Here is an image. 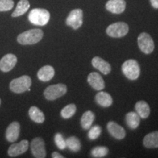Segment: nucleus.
I'll list each match as a JSON object with an SVG mask.
<instances>
[{
  "mask_svg": "<svg viewBox=\"0 0 158 158\" xmlns=\"http://www.w3.org/2000/svg\"><path fill=\"white\" fill-rule=\"evenodd\" d=\"M108 153V149L106 147H97L92 149L91 151V155L93 157L100 158L104 157Z\"/></svg>",
  "mask_w": 158,
  "mask_h": 158,
  "instance_id": "nucleus-27",
  "label": "nucleus"
},
{
  "mask_svg": "<svg viewBox=\"0 0 158 158\" xmlns=\"http://www.w3.org/2000/svg\"><path fill=\"white\" fill-rule=\"evenodd\" d=\"M92 64L94 68L98 69L99 71L105 75L110 73L111 70V67L108 62L99 56H95L92 59Z\"/></svg>",
  "mask_w": 158,
  "mask_h": 158,
  "instance_id": "nucleus-16",
  "label": "nucleus"
},
{
  "mask_svg": "<svg viewBox=\"0 0 158 158\" xmlns=\"http://www.w3.org/2000/svg\"><path fill=\"white\" fill-rule=\"evenodd\" d=\"M31 151L36 158H44L46 156L45 142L42 138H35L31 142Z\"/></svg>",
  "mask_w": 158,
  "mask_h": 158,
  "instance_id": "nucleus-9",
  "label": "nucleus"
},
{
  "mask_svg": "<svg viewBox=\"0 0 158 158\" xmlns=\"http://www.w3.org/2000/svg\"><path fill=\"white\" fill-rule=\"evenodd\" d=\"M0 105H1V99H0Z\"/></svg>",
  "mask_w": 158,
  "mask_h": 158,
  "instance_id": "nucleus-33",
  "label": "nucleus"
},
{
  "mask_svg": "<svg viewBox=\"0 0 158 158\" xmlns=\"http://www.w3.org/2000/svg\"><path fill=\"white\" fill-rule=\"evenodd\" d=\"M122 70L124 76L130 80H136L141 73L139 64L134 59L125 61L122 66Z\"/></svg>",
  "mask_w": 158,
  "mask_h": 158,
  "instance_id": "nucleus-4",
  "label": "nucleus"
},
{
  "mask_svg": "<svg viewBox=\"0 0 158 158\" xmlns=\"http://www.w3.org/2000/svg\"><path fill=\"white\" fill-rule=\"evenodd\" d=\"M135 109L139 116L142 118H147L149 117L150 114V108L149 104L147 102L143 101H138L136 102L135 106Z\"/></svg>",
  "mask_w": 158,
  "mask_h": 158,
  "instance_id": "nucleus-20",
  "label": "nucleus"
},
{
  "mask_svg": "<svg viewBox=\"0 0 158 158\" xmlns=\"http://www.w3.org/2000/svg\"><path fill=\"white\" fill-rule=\"evenodd\" d=\"M94 118V114L91 110H88L86 111L83 114L81 118V127L84 128V130H89L92 126V123H93Z\"/></svg>",
  "mask_w": 158,
  "mask_h": 158,
  "instance_id": "nucleus-24",
  "label": "nucleus"
},
{
  "mask_svg": "<svg viewBox=\"0 0 158 158\" xmlns=\"http://www.w3.org/2000/svg\"><path fill=\"white\" fill-rule=\"evenodd\" d=\"M54 141L56 143V147L59 148V149L64 150L65 148L67 147L66 146V141L64 139L61 133H56L54 136Z\"/></svg>",
  "mask_w": 158,
  "mask_h": 158,
  "instance_id": "nucleus-29",
  "label": "nucleus"
},
{
  "mask_svg": "<svg viewBox=\"0 0 158 158\" xmlns=\"http://www.w3.org/2000/svg\"><path fill=\"white\" fill-rule=\"evenodd\" d=\"M107 129L109 133L116 139L121 140L125 137V130L122 126L114 122H109L107 124Z\"/></svg>",
  "mask_w": 158,
  "mask_h": 158,
  "instance_id": "nucleus-15",
  "label": "nucleus"
},
{
  "mask_svg": "<svg viewBox=\"0 0 158 158\" xmlns=\"http://www.w3.org/2000/svg\"><path fill=\"white\" fill-rule=\"evenodd\" d=\"M29 148V141L27 140H23L18 143H13L9 147L7 153L10 157H15L21 155L27 151Z\"/></svg>",
  "mask_w": 158,
  "mask_h": 158,
  "instance_id": "nucleus-10",
  "label": "nucleus"
},
{
  "mask_svg": "<svg viewBox=\"0 0 158 158\" xmlns=\"http://www.w3.org/2000/svg\"><path fill=\"white\" fill-rule=\"evenodd\" d=\"M76 112V106L75 104H69L61 110V116L63 118H70L74 116Z\"/></svg>",
  "mask_w": 158,
  "mask_h": 158,
  "instance_id": "nucleus-26",
  "label": "nucleus"
},
{
  "mask_svg": "<svg viewBox=\"0 0 158 158\" xmlns=\"http://www.w3.org/2000/svg\"><path fill=\"white\" fill-rule=\"evenodd\" d=\"M67 91L66 85L63 84L51 85L45 89L44 96L48 100H54L66 94Z\"/></svg>",
  "mask_w": 158,
  "mask_h": 158,
  "instance_id": "nucleus-5",
  "label": "nucleus"
},
{
  "mask_svg": "<svg viewBox=\"0 0 158 158\" xmlns=\"http://www.w3.org/2000/svg\"><path fill=\"white\" fill-rule=\"evenodd\" d=\"M28 19L32 24L45 26L50 20V13L45 9L35 8L29 12Z\"/></svg>",
  "mask_w": 158,
  "mask_h": 158,
  "instance_id": "nucleus-2",
  "label": "nucleus"
},
{
  "mask_svg": "<svg viewBox=\"0 0 158 158\" xmlns=\"http://www.w3.org/2000/svg\"><path fill=\"white\" fill-rule=\"evenodd\" d=\"M20 134V124L18 122H13L10 124L6 130L5 136L7 141L13 142L16 141L19 137Z\"/></svg>",
  "mask_w": 158,
  "mask_h": 158,
  "instance_id": "nucleus-13",
  "label": "nucleus"
},
{
  "mask_svg": "<svg viewBox=\"0 0 158 158\" xmlns=\"http://www.w3.org/2000/svg\"><path fill=\"white\" fill-rule=\"evenodd\" d=\"M30 7L28 0H20L16 6V8L12 13V17H19L27 13Z\"/></svg>",
  "mask_w": 158,
  "mask_h": 158,
  "instance_id": "nucleus-23",
  "label": "nucleus"
},
{
  "mask_svg": "<svg viewBox=\"0 0 158 158\" xmlns=\"http://www.w3.org/2000/svg\"><path fill=\"white\" fill-rule=\"evenodd\" d=\"M125 121L127 126L131 129H136L140 124L141 117L136 112H129L125 116Z\"/></svg>",
  "mask_w": 158,
  "mask_h": 158,
  "instance_id": "nucleus-21",
  "label": "nucleus"
},
{
  "mask_svg": "<svg viewBox=\"0 0 158 158\" xmlns=\"http://www.w3.org/2000/svg\"><path fill=\"white\" fill-rule=\"evenodd\" d=\"M29 115L31 119L36 123H43L45 121L44 114L36 106H31L29 108Z\"/></svg>",
  "mask_w": 158,
  "mask_h": 158,
  "instance_id": "nucleus-22",
  "label": "nucleus"
},
{
  "mask_svg": "<svg viewBox=\"0 0 158 158\" xmlns=\"http://www.w3.org/2000/svg\"><path fill=\"white\" fill-rule=\"evenodd\" d=\"M52 157L53 158H64V156H62L61 154L56 152H54L52 153Z\"/></svg>",
  "mask_w": 158,
  "mask_h": 158,
  "instance_id": "nucleus-32",
  "label": "nucleus"
},
{
  "mask_svg": "<svg viewBox=\"0 0 158 158\" xmlns=\"http://www.w3.org/2000/svg\"><path fill=\"white\" fill-rule=\"evenodd\" d=\"M108 11L114 14H120L124 11L126 2L124 0H109L106 5Z\"/></svg>",
  "mask_w": 158,
  "mask_h": 158,
  "instance_id": "nucleus-12",
  "label": "nucleus"
},
{
  "mask_svg": "<svg viewBox=\"0 0 158 158\" xmlns=\"http://www.w3.org/2000/svg\"><path fill=\"white\" fill-rule=\"evenodd\" d=\"M95 100L98 105L104 108L109 107L113 103V99L107 92H98L95 96Z\"/></svg>",
  "mask_w": 158,
  "mask_h": 158,
  "instance_id": "nucleus-19",
  "label": "nucleus"
},
{
  "mask_svg": "<svg viewBox=\"0 0 158 158\" xmlns=\"http://www.w3.org/2000/svg\"><path fill=\"white\" fill-rule=\"evenodd\" d=\"M17 63V57L14 54H8L4 56L0 60V70L4 73L10 71Z\"/></svg>",
  "mask_w": 158,
  "mask_h": 158,
  "instance_id": "nucleus-11",
  "label": "nucleus"
},
{
  "mask_svg": "<svg viewBox=\"0 0 158 158\" xmlns=\"http://www.w3.org/2000/svg\"><path fill=\"white\" fill-rule=\"evenodd\" d=\"M88 83L94 89L102 90L105 88V82L102 76L96 72H92L88 76Z\"/></svg>",
  "mask_w": 158,
  "mask_h": 158,
  "instance_id": "nucleus-14",
  "label": "nucleus"
},
{
  "mask_svg": "<svg viewBox=\"0 0 158 158\" xmlns=\"http://www.w3.org/2000/svg\"><path fill=\"white\" fill-rule=\"evenodd\" d=\"M83 23V11L81 9L72 10L66 19V24L73 29H78Z\"/></svg>",
  "mask_w": 158,
  "mask_h": 158,
  "instance_id": "nucleus-8",
  "label": "nucleus"
},
{
  "mask_svg": "<svg viewBox=\"0 0 158 158\" xmlns=\"http://www.w3.org/2000/svg\"><path fill=\"white\" fill-rule=\"evenodd\" d=\"M14 6L13 0H0V12L9 11Z\"/></svg>",
  "mask_w": 158,
  "mask_h": 158,
  "instance_id": "nucleus-30",
  "label": "nucleus"
},
{
  "mask_svg": "<svg viewBox=\"0 0 158 158\" xmlns=\"http://www.w3.org/2000/svg\"><path fill=\"white\" fill-rule=\"evenodd\" d=\"M138 44L142 52L149 54L155 49V43L152 37L147 32H142L138 37Z\"/></svg>",
  "mask_w": 158,
  "mask_h": 158,
  "instance_id": "nucleus-7",
  "label": "nucleus"
},
{
  "mask_svg": "<svg viewBox=\"0 0 158 158\" xmlns=\"http://www.w3.org/2000/svg\"><path fill=\"white\" fill-rule=\"evenodd\" d=\"M55 70L53 67L50 65H45L40 69L37 72V78L42 81H48L54 78Z\"/></svg>",
  "mask_w": 158,
  "mask_h": 158,
  "instance_id": "nucleus-17",
  "label": "nucleus"
},
{
  "mask_svg": "<svg viewBox=\"0 0 158 158\" xmlns=\"http://www.w3.org/2000/svg\"><path fill=\"white\" fill-rule=\"evenodd\" d=\"M143 143L144 147L149 149L158 148V131L147 134L143 138Z\"/></svg>",
  "mask_w": 158,
  "mask_h": 158,
  "instance_id": "nucleus-18",
  "label": "nucleus"
},
{
  "mask_svg": "<svg viewBox=\"0 0 158 158\" xmlns=\"http://www.w3.org/2000/svg\"><path fill=\"white\" fill-rule=\"evenodd\" d=\"M66 146L69 149L74 152H78L81 147L79 139L75 136H71L66 140Z\"/></svg>",
  "mask_w": 158,
  "mask_h": 158,
  "instance_id": "nucleus-25",
  "label": "nucleus"
},
{
  "mask_svg": "<svg viewBox=\"0 0 158 158\" xmlns=\"http://www.w3.org/2000/svg\"><path fill=\"white\" fill-rule=\"evenodd\" d=\"M31 79L28 76H22L18 78L13 79L10 84V89L14 93L20 94L30 90Z\"/></svg>",
  "mask_w": 158,
  "mask_h": 158,
  "instance_id": "nucleus-3",
  "label": "nucleus"
},
{
  "mask_svg": "<svg viewBox=\"0 0 158 158\" xmlns=\"http://www.w3.org/2000/svg\"><path fill=\"white\" fill-rule=\"evenodd\" d=\"M102 132L101 127L99 125H94L89 128V131L88 133V137L91 140H95L100 135Z\"/></svg>",
  "mask_w": 158,
  "mask_h": 158,
  "instance_id": "nucleus-28",
  "label": "nucleus"
},
{
  "mask_svg": "<svg viewBox=\"0 0 158 158\" xmlns=\"http://www.w3.org/2000/svg\"><path fill=\"white\" fill-rule=\"evenodd\" d=\"M43 37V31L40 29H33L23 31L17 37V41L21 45L36 44Z\"/></svg>",
  "mask_w": 158,
  "mask_h": 158,
  "instance_id": "nucleus-1",
  "label": "nucleus"
},
{
  "mask_svg": "<svg viewBox=\"0 0 158 158\" xmlns=\"http://www.w3.org/2000/svg\"><path fill=\"white\" fill-rule=\"evenodd\" d=\"M150 2L154 8L158 9V0H150Z\"/></svg>",
  "mask_w": 158,
  "mask_h": 158,
  "instance_id": "nucleus-31",
  "label": "nucleus"
},
{
  "mask_svg": "<svg viewBox=\"0 0 158 158\" xmlns=\"http://www.w3.org/2000/svg\"><path fill=\"white\" fill-rule=\"evenodd\" d=\"M129 31V27L124 22H116L109 25L106 29L108 36L115 38L124 37Z\"/></svg>",
  "mask_w": 158,
  "mask_h": 158,
  "instance_id": "nucleus-6",
  "label": "nucleus"
}]
</instances>
